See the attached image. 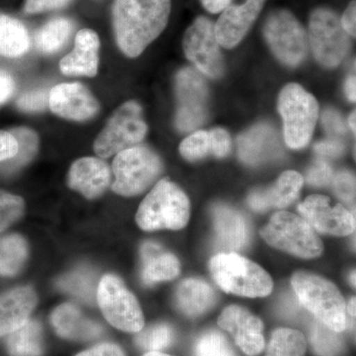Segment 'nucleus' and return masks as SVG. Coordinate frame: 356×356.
<instances>
[{
  "label": "nucleus",
  "mask_w": 356,
  "mask_h": 356,
  "mask_svg": "<svg viewBox=\"0 0 356 356\" xmlns=\"http://www.w3.org/2000/svg\"><path fill=\"white\" fill-rule=\"evenodd\" d=\"M323 124L325 130L332 135H344L346 133V124L341 115L334 110H327L323 115Z\"/></svg>",
  "instance_id": "a18cd8bd"
},
{
  "label": "nucleus",
  "mask_w": 356,
  "mask_h": 356,
  "mask_svg": "<svg viewBox=\"0 0 356 356\" xmlns=\"http://www.w3.org/2000/svg\"><path fill=\"white\" fill-rule=\"evenodd\" d=\"M67 184L72 191L79 192L86 198H98L111 184V172L102 159H79L70 166Z\"/></svg>",
  "instance_id": "a211bd4d"
},
{
  "label": "nucleus",
  "mask_w": 356,
  "mask_h": 356,
  "mask_svg": "<svg viewBox=\"0 0 356 356\" xmlns=\"http://www.w3.org/2000/svg\"><path fill=\"white\" fill-rule=\"evenodd\" d=\"M74 28V22L69 18L57 17L48 21L37 32V48L44 54L57 53L69 41Z\"/></svg>",
  "instance_id": "c756f323"
},
{
  "label": "nucleus",
  "mask_w": 356,
  "mask_h": 356,
  "mask_svg": "<svg viewBox=\"0 0 356 356\" xmlns=\"http://www.w3.org/2000/svg\"><path fill=\"white\" fill-rule=\"evenodd\" d=\"M218 324L233 336L236 343L245 355L254 356L264 350V324L261 318L242 307L234 305L225 309Z\"/></svg>",
  "instance_id": "f3484780"
},
{
  "label": "nucleus",
  "mask_w": 356,
  "mask_h": 356,
  "mask_svg": "<svg viewBox=\"0 0 356 356\" xmlns=\"http://www.w3.org/2000/svg\"><path fill=\"white\" fill-rule=\"evenodd\" d=\"M351 281H353V286L355 285V273L353 271V276H351Z\"/></svg>",
  "instance_id": "4d7b16f0"
},
{
  "label": "nucleus",
  "mask_w": 356,
  "mask_h": 356,
  "mask_svg": "<svg viewBox=\"0 0 356 356\" xmlns=\"http://www.w3.org/2000/svg\"><path fill=\"white\" fill-rule=\"evenodd\" d=\"M15 83L13 77L6 72H0V106L13 96Z\"/></svg>",
  "instance_id": "8fccbe9b"
},
{
  "label": "nucleus",
  "mask_w": 356,
  "mask_h": 356,
  "mask_svg": "<svg viewBox=\"0 0 356 356\" xmlns=\"http://www.w3.org/2000/svg\"><path fill=\"white\" fill-rule=\"evenodd\" d=\"M266 0H245L242 4L229 3L215 23L220 46L232 49L245 38L261 14Z\"/></svg>",
  "instance_id": "dca6fc26"
},
{
  "label": "nucleus",
  "mask_w": 356,
  "mask_h": 356,
  "mask_svg": "<svg viewBox=\"0 0 356 356\" xmlns=\"http://www.w3.org/2000/svg\"><path fill=\"white\" fill-rule=\"evenodd\" d=\"M76 356H126L118 346L113 343H102L93 346Z\"/></svg>",
  "instance_id": "49530a36"
},
{
  "label": "nucleus",
  "mask_w": 356,
  "mask_h": 356,
  "mask_svg": "<svg viewBox=\"0 0 356 356\" xmlns=\"http://www.w3.org/2000/svg\"><path fill=\"white\" fill-rule=\"evenodd\" d=\"M49 106L67 120L86 121L99 112V103L88 88L79 83H60L49 95Z\"/></svg>",
  "instance_id": "2eb2a0df"
},
{
  "label": "nucleus",
  "mask_w": 356,
  "mask_h": 356,
  "mask_svg": "<svg viewBox=\"0 0 356 356\" xmlns=\"http://www.w3.org/2000/svg\"><path fill=\"white\" fill-rule=\"evenodd\" d=\"M341 24L348 36L355 38L356 36V2L353 0L346 7L341 17Z\"/></svg>",
  "instance_id": "09e8293b"
},
{
  "label": "nucleus",
  "mask_w": 356,
  "mask_h": 356,
  "mask_svg": "<svg viewBox=\"0 0 356 356\" xmlns=\"http://www.w3.org/2000/svg\"><path fill=\"white\" fill-rule=\"evenodd\" d=\"M37 304L36 293L19 287L0 296V337L11 334L25 324Z\"/></svg>",
  "instance_id": "412c9836"
},
{
  "label": "nucleus",
  "mask_w": 356,
  "mask_h": 356,
  "mask_svg": "<svg viewBox=\"0 0 356 356\" xmlns=\"http://www.w3.org/2000/svg\"><path fill=\"white\" fill-rule=\"evenodd\" d=\"M144 356H170L165 355V353H161V351H149Z\"/></svg>",
  "instance_id": "6e6d98bb"
},
{
  "label": "nucleus",
  "mask_w": 356,
  "mask_h": 356,
  "mask_svg": "<svg viewBox=\"0 0 356 356\" xmlns=\"http://www.w3.org/2000/svg\"><path fill=\"white\" fill-rule=\"evenodd\" d=\"M58 287L76 298L92 303L98 286L95 274L88 268H81L60 277L58 281Z\"/></svg>",
  "instance_id": "2f4dec72"
},
{
  "label": "nucleus",
  "mask_w": 356,
  "mask_h": 356,
  "mask_svg": "<svg viewBox=\"0 0 356 356\" xmlns=\"http://www.w3.org/2000/svg\"><path fill=\"white\" fill-rule=\"evenodd\" d=\"M18 144V152L13 159L0 163V172L4 175H11L19 172L36 156L39 149V138L34 131L29 128H14L9 131Z\"/></svg>",
  "instance_id": "c85d7f7f"
},
{
  "label": "nucleus",
  "mask_w": 356,
  "mask_h": 356,
  "mask_svg": "<svg viewBox=\"0 0 356 356\" xmlns=\"http://www.w3.org/2000/svg\"><path fill=\"white\" fill-rule=\"evenodd\" d=\"M215 229L220 243L229 250H241L248 242L247 222L238 211L218 205L213 209Z\"/></svg>",
  "instance_id": "393cba45"
},
{
  "label": "nucleus",
  "mask_w": 356,
  "mask_h": 356,
  "mask_svg": "<svg viewBox=\"0 0 356 356\" xmlns=\"http://www.w3.org/2000/svg\"><path fill=\"white\" fill-rule=\"evenodd\" d=\"M348 310L351 318L353 320V323H355V298L350 300Z\"/></svg>",
  "instance_id": "864d4df0"
},
{
  "label": "nucleus",
  "mask_w": 356,
  "mask_h": 356,
  "mask_svg": "<svg viewBox=\"0 0 356 356\" xmlns=\"http://www.w3.org/2000/svg\"><path fill=\"white\" fill-rule=\"evenodd\" d=\"M30 46L29 34L21 21L0 13V55L18 58Z\"/></svg>",
  "instance_id": "bb28decb"
},
{
  "label": "nucleus",
  "mask_w": 356,
  "mask_h": 356,
  "mask_svg": "<svg viewBox=\"0 0 356 356\" xmlns=\"http://www.w3.org/2000/svg\"><path fill=\"white\" fill-rule=\"evenodd\" d=\"M343 145L337 140H323L315 146L316 153L327 158H336L343 154Z\"/></svg>",
  "instance_id": "de8ad7c7"
},
{
  "label": "nucleus",
  "mask_w": 356,
  "mask_h": 356,
  "mask_svg": "<svg viewBox=\"0 0 356 356\" xmlns=\"http://www.w3.org/2000/svg\"><path fill=\"white\" fill-rule=\"evenodd\" d=\"M173 332L172 327L165 324L153 325L140 332L136 337V343L143 350L159 351L172 343Z\"/></svg>",
  "instance_id": "f704fd0d"
},
{
  "label": "nucleus",
  "mask_w": 356,
  "mask_h": 356,
  "mask_svg": "<svg viewBox=\"0 0 356 356\" xmlns=\"http://www.w3.org/2000/svg\"><path fill=\"white\" fill-rule=\"evenodd\" d=\"M238 154L245 163L257 165L273 156H280V144L277 133L266 124L254 126L238 139Z\"/></svg>",
  "instance_id": "4be33fe9"
},
{
  "label": "nucleus",
  "mask_w": 356,
  "mask_h": 356,
  "mask_svg": "<svg viewBox=\"0 0 356 356\" xmlns=\"http://www.w3.org/2000/svg\"><path fill=\"white\" fill-rule=\"evenodd\" d=\"M172 0H114L112 24L119 49L129 58L143 53L170 20Z\"/></svg>",
  "instance_id": "f257e3e1"
},
{
  "label": "nucleus",
  "mask_w": 356,
  "mask_h": 356,
  "mask_svg": "<svg viewBox=\"0 0 356 356\" xmlns=\"http://www.w3.org/2000/svg\"><path fill=\"white\" fill-rule=\"evenodd\" d=\"M306 348V339L302 332L278 329L271 336L266 356H304Z\"/></svg>",
  "instance_id": "473e14b6"
},
{
  "label": "nucleus",
  "mask_w": 356,
  "mask_h": 356,
  "mask_svg": "<svg viewBox=\"0 0 356 356\" xmlns=\"http://www.w3.org/2000/svg\"><path fill=\"white\" fill-rule=\"evenodd\" d=\"M163 170L158 154L149 147L135 146L117 154L112 165V191L122 196L143 193L156 181Z\"/></svg>",
  "instance_id": "39448f33"
},
{
  "label": "nucleus",
  "mask_w": 356,
  "mask_h": 356,
  "mask_svg": "<svg viewBox=\"0 0 356 356\" xmlns=\"http://www.w3.org/2000/svg\"><path fill=\"white\" fill-rule=\"evenodd\" d=\"M210 271L225 292L238 296L266 297L273 291V282L262 267L236 254H220L210 261Z\"/></svg>",
  "instance_id": "20e7f679"
},
{
  "label": "nucleus",
  "mask_w": 356,
  "mask_h": 356,
  "mask_svg": "<svg viewBox=\"0 0 356 356\" xmlns=\"http://www.w3.org/2000/svg\"><path fill=\"white\" fill-rule=\"evenodd\" d=\"M179 152L184 159L195 161L206 158L211 154L209 133L206 131H196L182 140Z\"/></svg>",
  "instance_id": "4c0bfd02"
},
{
  "label": "nucleus",
  "mask_w": 356,
  "mask_h": 356,
  "mask_svg": "<svg viewBox=\"0 0 356 356\" xmlns=\"http://www.w3.org/2000/svg\"><path fill=\"white\" fill-rule=\"evenodd\" d=\"M17 152V140L13 134L0 130V163L13 159Z\"/></svg>",
  "instance_id": "c03bdc74"
},
{
  "label": "nucleus",
  "mask_w": 356,
  "mask_h": 356,
  "mask_svg": "<svg viewBox=\"0 0 356 356\" xmlns=\"http://www.w3.org/2000/svg\"><path fill=\"white\" fill-rule=\"evenodd\" d=\"M191 216L186 194L168 178L161 179L140 203L136 221L144 231L180 229Z\"/></svg>",
  "instance_id": "f03ea898"
},
{
  "label": "nucleus",
  "mask_w": 356,
  "mask_h": 356,
  "mask_svg": "<svg viewBox=\"0 0 356 356\" xmlns=\"http://www.w3.org/2000/svg\"><path fill=\"white\" fill-rule=\"evenodd\" d=\"M200 1L208 13L217 14L222 13L231 3L232 0H200Z\"/></svg>",
  "instance_id": "3c124183"
},
{
  "label": "nucleus",
  "mask_w": 356,
  "mask_h": 356,
  "mask_svg": "<svg viewBox=\"0 0 356 356\" xmlns=\"http://www.w3.org/2000/svg\"><path fill=\"white\" fill-rule=\"evenodd\" d=\"M100 40L97 33L84 28L77 32L74 50L63 58L60 69L67 76L93 77L99 65Z\"/></svg>",
  "instance_id": "6ab92c4d"
},
{
  "label": "nucleus",
  "mask_w": 356,
  "mask_h": 356,
  "mask_svg": "<svg viewBox=\"0 0 356 356\" xmlns=\"http://www.w3.org/2000/svg\"><path fill=\"white\" fill-rule=\"evenodd\" d=\"M147 126L143 118L142 107L136 102H127L110 117L95 142V152L107 159L138 146L146 137Z\"/></svg>",
  "instance_id": "6e6552de"
},
{
  "label": "nucleus",
  "mask_w": 356,
  "mask_h": 356,
  "mask_svg": "<svg viewBox=\"0 0 356 356\" xmlns=\"http://www.w3.org/2000/svg\"><path fill=\"white\" fill-rule=\"evenodd\" d=\"M311 343L318 356H339L344 350L343 339L339 332L318 321L312 327Z\"/></svg>",
  "instance_id": "72a5a7b5"
},
{
  "label": "nucleus",
  "mask_w": 356,
  "mask_h": 356,
  "mask_svg": "<svg viewBox=\"0 0 356 356\" xmlns=\"http://www.w3.org/2000/svg\"><path fill=\"white\" fill-rule=\"evenodd\" d=\"M262 238L273 248L302 259H314L323 252V243L303 218L277 212L261 229Z\"/></svg>",
  "instance_id": "0eeeda50"
},
{
  "label": "nucleus",
  "mask_w": 356,
  "mask_h": 356,
  "mask_svg": "<svg viewBox=\"0 0 356 356\" xmlns=\"http://www.w3.org/2000/svg\"><path fill=\"white\" fill-rule=\"evenodd\" d=\"M51 324L56 332L72 341H91L102 336V327L84 317L76 307L63 304L51 314Z\"/></svg>",
  "instance_id": "5701e85b"
},
{
  "label": "nucleus",
  "mask_w": 356,
  "mask_h": 356,
  "mask_svg": "<svg viewBox=\"0 0 356 356\" xmlns=\"http://www.w3.org/2000/svg\"><path fill=\"white\" fill-rule=\"evenodd\" d=\"M24 210L25 203L20 196L0 191V232L18 221Z\"/></svg>",
  "instance_id": "e433bc0d"
},
{
  "label": "nucleus",
  "mask_w": 356,
  "mask_h": 356,
  "mask_svg": "<svg viewBox=\"0 0 356 356\" xmlns=\"http://www.w3.org/2000/svg\"><path fill=\"white\" fill-rule=\"evenodd\" d=\"M98 305L105 318L123 332H139L145 321L139 303L117 276L105 275L96 291Z\"/></svg>",
  "instance_id": "9b49d317"
},
{
  "label": "nucleus",
  "mask_w": 356,
  "mask_h": 356,
  "mask_svg": "<svg viewBox=\"0 0 356 356\" xmlns=\"http://www.w3.org/2000/svg\"><path fill=\"white\" fill-rule=\"evenodd\" d=\"M303 184L302 175L290 170L283 173L269 188L252 192L248 196V202L250 208L257 212H264L273 208L283 209L296 200Z\"/></svg>",
  "instance_id": "aec40b11"
},
{
  "label": "nucleus",
  "mask_w": 356,
  "mask_h": 356,
  "mask_svg": "<svg viewBox=\"0 0 356 356\" xmlns=\"http://www.w3.org/2000/svg\"><path fill=\"white\" fill-rule=\"evenodd\" d=\"M185 56L201 74L219 79L224 74V60L215 33V23L205 16H199L185 32Z\"/></svg>",
  "instance_id": "f8f14e48"
},
{
  "label": "nucleus",
  "mask_w": 356,
  "mask_h": 356,
  "mask_svg": "<svg viewBox=\"0 0 356 356\" xmlns=\"http://www.w3.org/2000/svg\"><path fill=\"white\" fill-rule=\"evenodd\" d=\"M28 247L19 235L0 236V275L17 274L27 259Z\"/></svg>",
  "instance_id": "7c9ffc66"
},
{
  "label": "nucleus",
  "mask_w": 356,
  "mask_h": 356,
  "mask_svg": "<svg viewBox=\"0 0 356 356\" xmlns=\"http://www.w3.org/2000/svg\"><path fill=\"white\" fill-rule=\"evenodd\" d=\"M143 280L146 284L172 280L179 274L180 264L177 257L166 252L154 243H146L142 248Z\"/></svg>",
  "instance_id": "b1692460"
},
{
  "label": "nucleus",
  "mask_w": 356,
  "mask_h": 356,
  "mask_svg": "<svg viewBox=\"0 0 356 356\" xmlns=\"http://www.w3.org/2000/svg\"><path fill=\"white\" fill-rule=\"evenodd\" d=\"M334 191L341 200L346 203L355 202V178L351 173L341 172L337 173L334 181Z\"/></svg>",
  "instance_id": "ea45409f"
},
{
  "label": "nucleus",
  "mask_w": 356,
  "mask_h": 356,
  "mask_svg": "<svg viewBox=\"0 0 356 356\" xmlns=\"http://www.w3.org/2000/svg\"><path fill=\"white\" fill-rule=\"evenodd\" d=\"M278 110L284 123V139L293 149L305 147L310 142L318 116L317 100L296 83L287 84L278 100Z\"/></svg>",
  "instance_id": "423d86ee"
},
{
  "label": "nucleus",
  "mask_w": 356,
  "mask_h": 356,
  "mask_svg": "<svg viewBox=\"0 0 356 356\" xmlns=\"http://www.w3.org/2000/svg\"><path fill=\"white\" fill-rule=\"evenodd\" d=\"M72 0H25L23 10L26 14H38L58 10L72 3Z\"/></svg>",
  "instance_id": "79ce46f5"
},
{
  "label": "nucleus",
  "mask_w": 356,
  "mask_h": 356,
  "mask_svg": "<svg viewBox=\"0 0 356 356\" xmlns=\"http://www.w3.org/2000/svg\"><path fill=\"white\" fill-rule=\"evenodd\" d=\"M48 89H36L21 95L17 100L18 108L26 112L44 111L49 106Z\"/></svg>",
  "instance_id": "58836bf2"
},
{
  "label": "nucleus",
  "mask_w": 356,
  "mask_h": 356,
  "mask_svg": "<svg viewBox=\"0 0 356 356\" xmlns=\"http://www.w3.org/2000/svg\"><path fill=\"white\" fill-rule=\"evenodd\" d=\"M177 112L175 124L181 132H191L207 119L208 88L198 70L185 67L177 76Z\"/></svg>",
  "instance_id": "ddd939ff"
},
{
  "label": "nucleus",
  "mask_w": 356,
  "mask_h": 356,
  "mask_svg": "<svg viewBox=\"0 0 356 356\" xmlns=\"http://www.w3.org/2000/svg\"><path fill=\"white\" fill-rule=\"evenodd\" d=\"M332 178L331 166L325 161H318L312 165L307 175V181L315 186H324L330 184Z\"/></svg>",
  "instance_id": "37998d69"
},
{
  "label": "nucleus",
  "mask_w": 356,
  "mask_h": 356,
  "mask_svg": "<svg viewBox=\"0 0 356 356\" xmlns=\"http://www.w3.org/2000/svg\"><path fill=\"white\" fill-rule=\"evenodd\" d=\"M209 133L211 154L217 158H225L231 152V137L226 130L221 128L213 129Z\"/></svg>",
  "instance_id": "a19ab883"
},
{
  "label": "nucleus",
  "mask_w": 356,
  "mask_h": 356,
  "mask_svg": "<svg viewBox=\"0 0 356 356\" xmlns=\"http://www.w3.org/2000/svg\"><path fill=\"white\" fill-rule=\"evenodd\" d=\"M196 356H236L231 344L221 332L210 331L199 339L195 348Z\"/></svg>",
  "instance_id": "c9c22d12"
},
{
  "label": "nucleus",
  "mask_w": 356,
  "mask_h": 356,
  "mask_svg": "<svg viewBox=\"0 0 356 356\" xmlns=\"http://www.w3.org/2000/svg\"><path fill=\"white\" fill-rule=\"evenodd\" d=\"M291 282L302 305L311 312L318 322L332 331H344L346 327V302L334 283L304 271L295 273Z\"/></svg>",
  "instance_id": "7ed1b4c3"
},
{
  "label": "nucleus",
  "mask_w": 356,
  "mask_h": 356,
  "mask_svg": "<svg viewBox=\"0 0 356 356\" xmlns=\"http://www.w3.org/2000/svg\"><path fill=\"white\" fill-rule=\"evenodd\" d=\"M6 344L11 356H41V327L35 321H27L19 329L9 334Z\"/></svg>",
  "instance_id": "cd10ccee"
},
{
  "label": "nucleus",
  "mask_w": 356,
  "mask_h": 356,
  "mask_svg": "<svg viewBox=\"0 0 356 356\" xmlns=\"http://www.w3.org/2000/svg\"><path fill=\"white\" fill-rule=\"evenodd\" d=\"M307 33L316 60L325 67H336L350 51V37L344 31L341 17L331 8H316Z\"/></svg>",
  "instance_id": "9d476101"
},
{
  "label": "nucleus",
  "mask_w": 356,
  "mask_h": 356,
  "mask_svg": "<svg viewBox=\"0 0 356 356\" xmlns=\"http://www.w3.org/2000/svg\"><path fill=\"white\" fill-rule=\"evenodd\" d=\"M355 111H353L350 114V118H348V124H350V128L353 129V132H355Z\"/></svg>",
  "instance_id": "5fc2aeb1"
},
{
  "label": "nucleus",
  "mask_w": 356,
  "mask_h": 356,
  "mask_svg": "<svg viewBox=\"0 0 356 356\" xmlns=\"http://www.w3.org/2000/svg\"><path fill=\"white\" fill-rule=\"evenodd\" d=\"M216 293L200 280H187L177 288L175 300L178 309L188 317H197L212 308Z\"/></svg>",
  "instance_id": "a878e982"
},
{
  "label": "nucleus",
  "mask_w": 356,
  "mask_h": 356,
  "mask_svg": "<svg viewBox=\"0 0 356 356\" xmlns=\"http://www.w3.org/2000/svg\"><path fill=\"white\" fill-rule=\"evenodd\" d=\"M298 210L306 221L321 233L348 236L355 231V216L341 204L332 207L325 196H309L300 204Z\"/></svg>",
  "instance_id": "4468645a"
},
{
  "label": "nucleus",
  "mask_w": 356,
  "mask_h": 356,
  "mask_svg": "<svg viewBox=\"0 0 356 356\" xmlns=\"http://www.w3.org/2000/svg\"><path fill=\"white\" fill-rule=\"evenodd\" d=\"M264 39L275 57L283 64L296 67L308 54V33L291 11L276 9L264 22Z\"/></svg>",
  "instance_id": "1a4fd4ad"
},
{
  "label": "nucleus",
  "mask_w": 356,
  "mask_h": 356,
  "mask_svg": "<svg viewBox=\"0 0 356 356\" xmlns=\"http://www.w3.org/2000/svg\"><path fill=\"white\" fill-rule=\"evenodd\" d=\"M355 90H356V84H355V76H350L346 81V95L348 96V99L350 102H355Z\"/></svg>",
  "instance_id": "603ef678"
}]
</instances>
